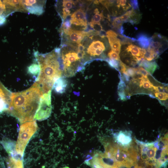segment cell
Instances as JSON below:
<instances>
[{"label":"cell","mask_w":168,"mask_h":168,"mask_svg":"<svg viewBox=\"0 0 168 168\" xmlns=\"http://www.w3.org/2000/svg\"><path fill=\"white\" fill-rule=\"evenodd\" d=\"M138 78L140 80L139 82V86L140 87H142L146 89L153 90L154 86L151 82L147 77L142 76Z\"/></svg>","instance_id":"d6986e66"},{"label":"cell","mask_w":168,"mask_h":168,"mask_svg":"<svg viewBox=\"0 0 168 168\" xmlns=\"http://www.w3.org/2000/svg\"><path fill=\"white\" fill-rule=\"evenodd\" d=\"M85 48L84 46L81 43L78 44L77 52H80L83 51Z\"/></svg>","instance_id":"836d02e7"},{"label":"cell","mask_w":168,"mask_h":168,"mask_svg":"<svg viewBox=\"0 0 168 168\" xmlns=\"http://www.w3.org/2000/svg\"><path fill=\"white\" fill-rule=\"evenodd\" d=\"M114 137L117 143L121 147L128 148L132 143V135L129 131H120L114 133Z\"/></svg>","instance_id":"ba28073f"},{"label":"cell","mask_w":168,"mask_h":168,"mask_svg":"<svg viewBox=\"0 0 168 168\" xmlns=\"http://www.w3.org/2000/svg\"><path fill=\"white\" fill-rule=\"evenodd\" d=\"M71 24L81 26H86L87 25L86 13L84 10L81 8L74 12L71 15L70 20Z\"/></svg>","instance_id":"30bf717a"},{"label":"cell","mask_w":168,"mask_h":168,"mask_svg":"<svg viewBox=\"0 0 168 168\" xmlns=\"http://www.w3.org/2000/svg\"><path fill=\"white\" fill-rule=\"evenodd\" d=\"M94 13L95 15L91 19L90 22V25L100 24V21L104 19V16L102 12L100 13V12L97 8L94 10Z\"/></svg>","instance_id":"ffe728a7"},{"label":"cell","mask_w":168,"mask_h":168,"mask_svg":"<svg viewBox=\"0 0 168 168\" xmlns=\"http://www.w3.org/2000/svg\"><path fill=\"white\" fill-rule=\"evenodd\" d=\"M140 148L139 159L144 168H160L166 166L168 160L167 136L155 141L145 142L136 140Z\"/></svg>","instance_id":"3957f363"},{"label":"cell","mask_w":168,"mask_h":168,"mask_svg":"<svg viewBox=\"0 0 168 168\" xmlns=\"http://www.w3.org/2000/svg\"><path fill=\"white\" fill-rule=\"evenodd\" d=\"M130 4L132 7V9L133 10L136 11L139 10L138 4L137 0H130Z\"/></svg>","instance_id":"f546056e"},{"label":"cell","mask_w":168,"mask_h":168,"mask_svg":"<svg viewBox=\"0 0 168 168\" xmlns=\"http://www.w3.org/2000/svg\"><path fill=\"white\" fill-rule=\"evenodd\" d=\"M38 129L35 121L26 122L21 125L15 147L17 154L23 156L27 144Z\"/></svg>","instance_id":"277c9868"},{"label":"cell","mask_w":168,"mask_h":168,"mask_svg":"<svg viewBox=\"0 0 168 168\" xmlns=\"http://www.w3.org/2000/svg\"><path fill=\"white\" fill-rule=\"evenodd\" d=\"M108 55L110 59H114L117 61L120 60L119 54L115 53L112 50L109 52Z\"/></svg>","instance_id":"83f0119b"},{"label":"cell","mask_w":168,"mask_h":168,"mask_svg":"<svg viewBox=\"0 0 168 168\" xmlns=\"http://www.w3.org/2000/svg\"><path fill=\"white\" fill-rule=\"evenodd\" d=\"M52 112L51 91L41 96L38 108L35 115V119L41 121L48 118Z\"/></svg>","instance_id":"5b68a950"},{"label":"cell","mask_w":168,"mask_h":168,"mask_svg":"<svg viewBox=\"0 0 168 168\" xmlns=\"http://www.w3.org/2000/svg\"><path fill=\"white\" fill-rule=\"evenodd\" d=\"M100 48L105 49L104 43L99 40L93 41L88 48L87 53L90 56H92L94 52L96 49Z\"/></svg>","instance_id":"e0dca14e"},{"label":"cell","mask_w":168,"mask_h":168,"mask_svg":"<svg viewBox=\"0 0 168 168\" xmlns=\"http://www.w3.org/2000/svg\"><path fill=\"white\" fill-rule=\"evenodd\" d=\"M12 93L0 81V112L7 111L10 102Z\"/></svg>","instance_id":"52a82bcc"},{"label":"cell","mask_w":168,"mask_h":168,"mask_svg":"<svg viewBox=\"0 0 168 168\" xmlns=\"http://www.w3.org/2000/svg\"><path fill=\"white\" fill-rule=\"evenodd\" d=\"M126 50L127 52L132 55L133 59L137 61L138 63L144 60L143 57L146 49L141 48L133 44H130L128 45Z\"/></svg>","instance_id":"8fae6325"},{"label":"cell","mask_w":168,"mask_h":168,"mask_svg":"<svg viewBox=\"0 0 168 168\" xmlns=\"http://www.w3.org/2000/svg\"><path fill=\"white\" fill-rule=\"evenodd\" d=\"M40 71V68L38 64L33 63L28 68V73L33 75H38Z\"/></svg>","instance_id":"44dd1931"},{"label":"cell","mask_w":168,"mask_h":168,"mask_svg":"<svg viewBox=\"0 0 168 168\" xmlns=\"http://www.w3.org/2000/svg\"><path fill=\"white\" fill-rule=\"evenodd\" d=\"M70 168L69 167H68V166H65V167H63V168Z\"/></svg>","instance_id":"e575fe53"},{"label":"cell","mask_w":168,"mask_h":168,"mask_svg":"<svg viewBox=\"0 0 168 168\" xmlns=\"http://www.w3.org/2000/svg\"><path fill=\"white\" fill-rule=\"evenodd\" d=\"M112 50L119 54L121 50V44L117 37H107Z\"/></svg>","instance_id":"2e32d148"},{"label":"cell","mask_w":168,"mask_h":168,"mask_svg":"<svg viewBox=\"0 0 168 168\" xmlns=\"http://www.w3.org/2000/svg\"><path fill=\"white\" fill-rule=\"evenodd\" d=\"M57 49L48 53L39 54L35 52L34 55L40 68V71L35 80L43 94L51 91L55 81L62 76L59 54Z\"/></svg>","instance_id":"7a4b0ae2"},{"label":"cell","mask_w":168,"mask_h":168,"mask_svg":"<svg viewBox=\"0 0 168 168\" xmlns=\"http://www.w3.org/2000/svg\"><path fill=\"white\" fill-rule=\"evenodd\" d=\"M116 3L119 5L120 7L121 6L123 10L124 11L128 10L131 7L130 3L126 0H117Z\"/></svg>","instance_id":"7402d4cb"},{"label":"cell","mask_w":168,"mask_h":168,"mask_svg":"<svg viewBox=\"0 0 168 168\" xmlns=\"http://www.w3.org/2000/svg\"><path fill=\"white\" fill-rule=\"evenodd\" d=\"M155 96L161 100H165L168 99V94L164 92H156L154 93Z\"/></svg>","instance_id":"603a6c76"},{"label":"cell","mask_w":168,"mask_h":168,"mask_svg":"<svg viewBox=\"0 0 168 168\" xmlns=\"http://www.w3.org/2000/svg\"><path fill=\"white\" fill-rule=\"evenodd\" d=\"M110 66L115 69H119V62L117 60L110 59H107L106 60Z\"/></svg>","instance_id":"484cf974"},{"label":"cell","mask_w":168,"mask_h":168,"mask_svg":"<svg viewBox=\"0 0 168 168\" xmlns=\"http://www.w3.org/2000/svg\"><path fill=\"white\" fill-rule=\"evenodd\" d=\"M106 36L107 37H117L118 34L114 31L110 30L106 32Z\"/></svg>","instance_id":"1f68e13d"},{"label":"cell","mask_w":168,"mask_h":168,"mask_svg":"<svg viewBox=\"0 0 168 168\" xmlns=\"http://www.w3.org/2000/svg\"><path fill=\"white\" fill-rule=\"evenodd\" d=\"M43 93L35 82L24 91L12 93L7 111L21 123L33 120Z\"/></svg>","instance_id":"6da1fadb"},{"label":"cell","mask_w":168,"mask_h":168,"mask_svg":"<svg viewBox=\"0 0 168 168\" xmlns=\"http://www.w3.org/2000/svg\"><path fill=\"white\" fill-rule=\"evenodd\" d=\"M74 4V2L72 0H63L62 2V6L68 10L72 8Z\"/></svg>","instance_id":"4316f807"},{"label":"cell","mask_w":168,"mask_h":168,"mask_svg":"<svg viewBox=\"0 0 168 168\" xmlns=\"http://www.w3.org/2000/svg\"><path fill=\"white\" fill-rule=\"evenodd\" d=\"M45 2L43 0H21L25 12L37 15L43 13Z\"/></svg>","instance_id":"8992f818"},{"label":"cell","mask_w":168,"mask_h":168,"mask_svg":"<svg viewBox=\"0 0 168 168\" xmlns=\"http://www.w3.org/2000/svg\"><path fill=\"white\" fill-rule=\"evenodd\" d=\"M62 17L64 20L66 17L70 15V11L63 7L62 11Z\"/></svg>","instance_id":"4dcf8cb0"},{"label":"cell","mask_w":168,"mask_h":168,"mask_svg":"<svg viewBox=\"0 0 168 168\" xmlns=\"http://www.w3.org/2000/svg\"><path fill=\"white\" fill-rule=\"evenodd\" d=\"M119 66L121 68V71L123 73H124L126 72L128 66L122 62L120 60L119 61Z\"/></svg>","instance_id":"d6a6232c"},{"label":"cell","mask_w":168,"mask_h":168,"mask_svg":"<svg viewBox=\"0 0 168 168\" xmlns=\"http://www.w3.org/2000/svg\"><path fill=\"white\" fill-rule=\"evenodd\" d=\"M138 64L140 66L143 67L147 71L152 74L156 69L157 65L155 61H148L143 60Z\"/></svg>","instance_id":"9a60e30c"},{"label":"cell","mask_w":168,"mask_h":168,"mask_svg":"<svg viewBox=\"0 0 168 168\" xmlns=\"http://www.w3.org/2000/svg\"><path fill=\"white\" fill-rule=\"evenodd\" d=\"M63 30L72 42L78 44L80 43L85 36L89 35V34L86 32L74 30L71 28L68 29H63Z\"/></svg>","instance_id":"9c48e42d"},{"label":"cell","mask_w":168,"mask_h":168,"mask_svg":"<svg viewBox=\"0 0 168 168\" xmlns=\"http://www.w3.org/2000/svg\"><path fill=\"white\" fill-rule=\"evenodd\" d=\"M159 55V54L157 52L150 47H149L146 49L143 58L146 61H151L157 58Z\"/></svg>","instance_id":"ac0fdd59"},{"label":"cell","mask_w":168,"mask_h":168,"mask_svg":"<svg viewBox=\"0 0 168 168\" xmlns=\"http://www.w3.org/2000/svg\"><path fill=\"white\" fill-rule=\"evenodd\" d=\"M136 40V41L142 48L147 49L150 45L152 38L146 34L141 33L137 35Z\"/></svg>","instance_id":"5bb4252c"},{"label":"cell","mask_w":168,"mask_h":168,"mask_svg":"<svg viewBox=\"0 0 168 168\" xmlns=\"http://www.w3.org/2000/svg\"><path fill=\"white\" fill-rule=\"evenodd\" d=\"M136 68L128 67L124 73H126L129 76L133 77L136 75Z\"/></svg>","instance_id":"f1b7e54d"},{"label":"cell","mask_w":168,"mask_h":168,"mask_svg":"<svg viewBox=\"0 0 168 168\" xmlns=\"http://www.w3.org/2000/svg\"><path fill=\"white\" fill-rule=\"evenodd\" d=\"M149 75V73L142 67H140L136 68V75L147 77Z\"/></svg>","instance_id":"cb8c5ba5"},{"label":"cell","mask_w":168,"mask_h":168,"mask_svg":"<svg viewBox=\"0 0 168 168\" xmlns=\"http://www.w3.org/2000/svg\"><path fill=\"white\" fill-rule=\"evenodd\" d=\"M15 12L16 9L12 0H0V17L6 18Z\"/></svg>","instance_id":"7c38bea8"},{"label":"cell","mask_w":168,"mask_h":168,"mask_svg":"<svg viewBox=\"0 0 168 168\" xmlns=\"http://www.w3.org/2000/svg\"><path fill=\"white\" fill-rule=\"evenodd\" d=\"M123 23V22L119 17H116L114 19L112 25L114 27L119 29L122 26Z\"/></svg>","instance_id":"d4e9b609"},{"label":"cell","mask_w":168,"mask_h":168,"mask_svg":"<svg viewBox=\"0 0 168 168\" xmlns=\"http://www.w3.org/2000/svg\"><path fill=\"white\" fill-rule=\"evenodd\" d=\"M68 82L65 77H61L55 81L52 88L56 93L62 94L65 91Z\"/></svg>","instance_id":"4fadbf2b"}]
</instances>
